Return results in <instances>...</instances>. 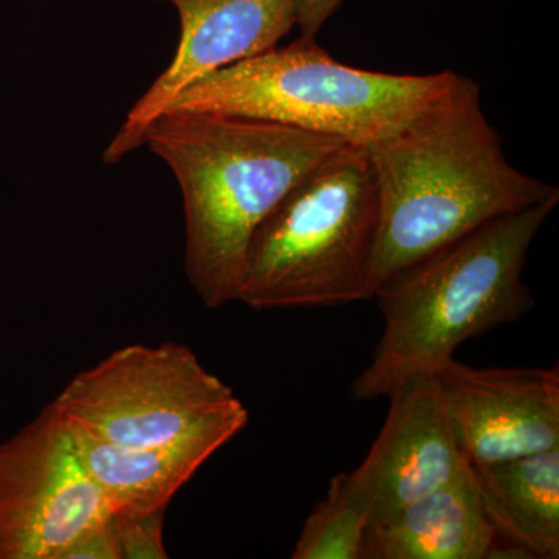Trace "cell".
Returning a JSON list of instances; mask_svg holds the SVG:
<instances>
[{
  "instance_id": "6da1fadb",
  "label": "cell",
  "mask_w": 559,
  "mask_h": 559,
  "mask_svg": "<svg viewBox=\"0 0 559 559\" xmlns=\"http://www.w3.org/2000/svg\"><path fill=\"white\" fill-rule=\"evenodd\" d=\"M381 197L371 299L388 280L489 221L559 197L514 167L480 86L454 83L395 134L369 146Z\"/></svg>"
},
{
  "instance_id": "7a4b0ae2",
  "label": "cell",
  "mask_w": 559,
  "mask_h": 559,
  "mask_svg": "<svg viewBox=\"0 0 559 559\" xmlns=\"http://www.w3.org/2000/svg\"><path fill=\"white\" fill-rule=\"evenodd\" d=\"M342 140L274 121L171 108L145 145L179 183L186 218V274L212 310L238 301L253 234Z\"/></svg>"
},
{
  "instance_id": "3957f363",
  "label": "cell",
  "mask_w": 559,
  "mask_h": 559,
  "mask_svg": "<svg viewBox=\"0 0 559 559\" xmlns=\"http://www.w3.org/2000/svg\"><path fill=\"white\" fill-rule=\"evenodd\" d=\"M559 197L500 216L393 275L374 293L384 331L352 399H388L419 373H433L455 349L535 307L522 280L528 250Z\"/></svg>"
},
{
  "instance_id": "277c9868",
  "label": "cell",
  "mask_w": 559,
  "mask_h": 559,
  "mask_svg": "<svg viewBox=\"0 0 559 559\" xmlns=\"http://www.w3.org/2000/svg\"><path fill=\"white\" fill-rule=\"evenodd\" d=\"M380 224V186L369 146L345 143L260 224L238 301L266 311L371 299Z\"/></svg>"
},
{
  "instance_id": "5b68a950",
  "label": "cell",
  "mask_w": 559,
  "mask_h": 559,
  "mask_svg": "<svg viewBox=\"0 0 559 559\" xmlns=\"http://www.w3.org/2000/svg\"><path fill=\"white\" fill-rule=\"evenodd\" d=\"M455 79L451 70L395 75L352 68L334 60L318 39L300 36L210 73L171 108L274 121L370 146L406 127Z\"/></svg>"
},
{
  "instance_id": "8992f818",
  "label": "cell",
  "mask_w": 559,
  "mask_h": 559,
  "mask_svg": "<svg viewBox=\"0 0 559 559\" xmlns=\"http://www.w3.org/2000/svg\"><path fill=\"white\" fill-rule=\"evenodd\" d=\"M73 428L110 443L156 447L219 436L234 440L249 412L186 345H127L80 371L55 399Z\"/></svg>"
},
{
  "instance_id": "52a82bcc",
  "label": "cell",
  "mask_w": 559,
  "mask_h": 559,
  "mask_svg": "<svg viewBox=\"0 0 559 559\" xmlns=\"http://www.w3.org/2000/svg\"><path fill=\"white\" fill-rule=\"evenodd\" d=\"M110 516L53 404L0 444V559H61Z\"/></svg>"
},
{
  "instance_id": "ba28073f",
  "label": "cell",
  "mask_w": 559,
  "mask_h": 559,
  "mask_svg": "<svg viewBox=\"0 0 559 559\" xmlns=\"http://www.w3.org/2000/svg\"><path fill=\"white\" fill-rule=\"evenodd\" d=\"M170 3L179 16L178 49L168 68L134 103L103 151L106 165H117L140 146L153 121L180 94L235 62L266 53L297 27L301 0H154Z\"/></svg>"
},
{
  "instance_id": "9c48e42d",
  "label": "cell",
  "mask_w": 559,
  "mask_h": 559,
  "mask_svg": "<svg viewBox=\"0 0 559 559\" xmlns=\"http://www.w3.org/2000/svg\"><path fill=\"white\" fill-rule=\"evenodd\" d=\"M433 374L469 465L559 448L557 366L473 367L450 358Z\"/></svg>"
},
{
  "instance_id": "30bf717a",
  "label": "cell",
  "mask_w": 559,
  "mask_h": 559,
  "mask_svg": "<svg viewBox=\"0 0 559 559\" xmlns=\"http://www.w3.org/2000/svg\"><path fill=\"white\" fill-rule=\"evenodd\" d=\"M388 399L380 436L358 468L345 473L371 524L450 484L468 463L455 440L436 374L407 378Z\"/></svg>"
},
{
  "instance_id": "8fae6325",
  "label": "cell",
  "mask_w": 559,
  "mask_h": 559,
  "mask_svg": "<svg viewBox=\"0 0 559 559\" xmlns=\"http://www.w3.org/2000/svg\"><path fill=\"white\" fill-rule=\"evenodd\" d=\"M498 543L466 463L450 484L373 522L362 559H492Z\"/></svg>"
},
{
  "instance_id": "7c38bea8",
  "label": "cell",
  "mask_w": 559,
  "mask_h": 559,
  "mask_svg": "<svg viewBox=\"0 0 559 559\" xmlns=\"http://www.w3.org/2000/svg\"><path fill=\"white\" fill-rule=\"evenodd\" d=\"M471 469L498 536L495 558L557 559L559 448Z\"/></svg>"
},
{
  "instance_id": "4fadbf2b",
  "label": "cell",
  "mask_w": 559,
  "mask_h": 559,
  "mask_svg": "<svg viewBox=\"0 0 559 559\" xmlns=\"http://www.w3.org/2000/svg\"><path fill=\"white\" fill-rule=\"evenodd\" d=\"M70 429L84 466L112 513L167 510L179 489L229 443L219 436H204L156 447H127Z\"/></svg>"
},
{
  "instance_id": "5bb4252c",
  "label": "cell",
  "mask_w": 559,
  "mask_h": 559,
  "mask_svg": "<svg viewBox=\"0 0 559 559\" xmlns=\"http://www.w3.org/2000/svg\"><path fill=\"white\" fill-rule=\"evenodd\" d=\"M371 524L369 511L353 496L345 473L330 481L325 499L316 503L296 547L294 559H362Z\"/></svg>"
},
{
  "instance_id": "9a60e30c",
  "label": "cell",
  "mask_w": 559,
  "mask_h": 559,
  "mask_svg": "<svg viewBox=\"0 0 559 559\" xmlns=\"http://www.w3.org/2000/svg\"><path fill=\"white\" fill-rule=\"evenodd\" d=\"M165 511L112 513L110 524L119 540L121 559L168 558L164 544Z\"/></svg>"
},
{
  "instance_id": "2e32d148",
  "label": "cell",
  "mask_w": 559,
  "mask_h": 559,
  "mask_svg": "<svg viewBox=\"0 0 559 559\" xmlns=\"http://www.w3.org/2000/svg\"><path fill=\"white\" fill-rule=\"evenodd\" d=\"M61 559H121L119 540L110 518L100 527L91 530L76 539Z\"/></svg>"
},
{
  "instance_id": "e0dca14e",
  "label": "cell",
  "mask_w": 559,
  "mask_h": 559,
  "mask_svg": "<svg viewBox=\"0 0 559 559\" xmlns=\"http://www.w3.org/2000/svg\"><path fill=\"white\" fill-rule=\"evenodd\" d=\"M344 0H301L297 28L301 38L318 39L323 25L341 9Z\"/></svg>"
}]
</instances>
